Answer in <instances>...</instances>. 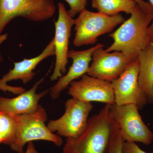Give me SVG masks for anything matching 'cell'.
<instances>
[{
    "instance_id": "cell-1",
    "label": "cell",
    "mask_w": 153,
    "mask_h": 153,
    "mask_svg": "<svg viewBox=\"0 0 153 153\" xmlns=\"http://www.w3.org/2000/svg\"><path fill=\"white\" fill-rule=\"evenodd\" d=\"M131 17L109 35L113 43L105 51H118L131 60L138 58L140 52L151 43L149 27L153 21V7L149 2L137 4Z\"/></svg>"
},
{
    "instance_id": "cell-2",
    "label": "cell",
    "mask_w": 153,
    "mask_h": 153,
    "mask_svg": "<svg viewBox=\"0 0 153 153\" xmlns=\"http://www.w3.org/2000/svg\"><path fill=\"white\" fill-rule=\"evenodd\" d=\"M111 105L105 104L98 114L88 119L81 135L66 138L62 153H107L114 124Z\"/></svg>"
},
{
    "instance_id": "cell-3",
    "label": "cell",
    "mask_w": 153,
    "mask_h": 153,
    "mask_svg": "<svg viewBox=\"0 0 153 153\" xmlns=\"http://www.w3.org/2000/svg\"><path fill=\"white\" fill-rule=\"evenodd\" d=\"M10 115L16 120L17 128L16 140L10 146L12 150L18 153H24L25 144L35 140L52 142L57 146L63 144L62 137L50 131L45 125L47 114L42 106L33 114Z\"/></svg>"
},
{
    "instance_id": "cell-4",
    "label": "cell",
    "mask_w": 153,
    "mask_h": 153,
    "mask_svg": "<svg viewBox=\"0 0 153 153\" xmlns=\"http://www.w3.org/2000/svg\"><path fill=\"white\" fill-rule=\"evenodd\" d=\"M125 21L120 14L110 16L85 9L74 19L75 34L73 44L77 47L93 45L99 36L112 32L117 26Z\"/></svg>"
},
{
    "instance_id": "cell-5",
    "label": "cell",
    "mask_w": 153,
    "mask_h": 153,
    "mask_svg": "<svg viewBox=\"0 0 153 153\" xmlns=\"http://www.w3.org/2000/svg\"><path fill=\"white\" fill-rule=\"evenodd\" d=\"M55 11L53 0H0V36L6 26L16 18L43 22L52 18Z\"/></svg>"
},
{
    "instance_id": "cell-6",
    "label": "cell",
    "mask_w": 153,
    "mask_h": 153,
    "mask_svg": "<svg viewBox=\"0 0 153 153\" xmlns=\"http://www.w3.org/2000/svg\"><path fill=\"white\" fill-rule=\"evenodd\" d=\"M136 105L131 104L110 106V111L117 123L125 142L151 144L153 141V133L146 125Z\"/></svg>"
},
{
    "instance_id": "cell-7",
    "label": "cell",
    "mask_w": 153,
    "mask_h": 153,
    "mask_svg": "<svg viewBox=\"0 0 153 153\" xmlns=\"http://www.w3.org/2000/svg\"><path fill=\"white\" fill-rule=\"evenodd\" d=\"M91 102H84L71 98L65 103L64 114L58 119L49 121L47 127L52 133L66 138L81 135L87 127L88 117L93 109Z\"/></svg>"
},
{
    "instance_id": "cell-8",
    "label": "cell",
    "mask_w": 153,
    "mask_h": 153,
    "mask_svg": "<svg viewBox=\"0 0 153 153\" xmlns=\"http://www.w3.org/2000/svg\"><path fill=\"white\" fill-rule=\"evenodd\" d=\"M139 70L138 59L133 60L119 77L111 82L115 104L118 105L134 104L140 110L148 103L139 84Z\"/></svg>"
},
{
    "instance_id": "cell-9",
    "label": "cell",
    "mask_w": 153,
    "mask_h": 153,
    "mask_svg": "<svg viewBox=\"0 0 153 153\" xmlns=\"http://www.w3.org/2000/svg\"><path fill=\"white\" fill-rule=\"evenodd\" d=\"M58 18L55 25V36L53 38L56 56L55 68L50 79L55 81L63 76L66 71L69 38L71 29L74 25V19L66 10L62 3L58 4Z\"/></svg>"
},
{
    "instance_id": "cell-10",
    "label": "cell",
    "mask_w": 153,
    "mask_h": 153,
    "mask_svg": "<svg viewBox=\"0 0 153 153\" xmlns=\"http://www.w3.org/2000/svg\"><path fill=\"white\" fill-rule=\"evenodd\" d=\"M103 44L94 52L87 74L102 80L112 82L123 73L131 60L118 51L105 52Z\"/></svg>"
},
{
    "instance_id": "cell-11",
    "label": "cell",
    "mask_w": 153,
    "mask_h": 153,
    "mask_svg": "<svg viewBox=\"0 0 153 153\" xmlns=\"http://www.w3.org/2000/svg\"><path fill=\"white\" fill-rule=\"evenodd\" d=\"M68 94L72 98L84 102H97L105 104H115L111 82L92 77L87 74L81 79L71 82Z\"/></svg>"
},
{
    "instance_id": "cell-12",
    "label": "cell",
    "mask_w": 153,
    "mask_h": 153,
    "mask_svg": "<svg viewBox=\"0 0 153 153\" xmlns=\"http://www.w3.org/2000/svg\"><path fill=\"white\" fill-rule=\"evenodd\" d=\"M55 55V47L54 39L52 38L48 45L40 55L36 57L24 60L14 63V67L10 69L7 73L0 78V90L4 92L9 91L15 94H20L26 91L23 87H13L7 82L13 80L21 79L23 83L27 84L33 79L36 73L34 72L36 66L44 59L50 56Z\"/></svg>"
},
{
    "instance_id": "cell-13",
    "label": "cell",
    "mask_w": 153,
    "mask_h": 153,
    "mask_svg": "<svg viewBox=\"0 0 153 153\" xmlns=\"http://www.w3.org/2000/svg\"><path fill=\"white\" fill-rule=\"evenodd\" d=\"M102 44H98L90 49L82 51H68V58L72 59L73 63L66 74L59 78V80L50 90V95L53 99L58 98L61 92L66 89L75 79L86 74L92 60L94 52Z\"/></svg>"
},
{
    "instance_id": "cell-14",
    "label": "cell",
    "mask_w": 153,
    "mask_h": 153,
    "mask_svg": "<svg viewBox=\"0 0 153 153\" xmlns=\"http://www.w3.org/2000/svg\"><path fill=\"white\" fill-rule=\"evenodd\" d=\"M44 80V78L40 79L30 90L14 98L0 96V111L9 115L33 114L37 112L41 106L38 104L39 100L50 92V88H48L41 93H36Z\"/></svg>"
},
{
    "instance_id": "cell-15",
    "label": "cell",
    "mask_w": 153,
    "mask_h": 153,
    "mask_svg": "<svg viewBox=\"0 0 153 153\" xmlns=\"http://www.w3.org/2000/svg\"><path fill=\"white\" fill-rule=\"evenodd\" d=\"M138 82L148 103L153 104V43L151 42L140 53Z\"/></svg>"
},
{
    "instance_id": "cell-16",
    "label": "cell",
    "mask_w": 153,
    "mask_h": 153,
    "mask_svg": "<svg viewBox=\"0 0 153 153\" xmlns=\"http://www.w3.org/2000/svg\"><path fill=\"white\" fill-rule=\"evenodd\" d=\"M137 3L134 0H91V6L98 12L112 16L120 12L131 14Z\"/></svg>"
},
{
    "instance_id": "cell-17",
    "label": "cell",
    "mask_w": 153,
    "mask_h": 153,
    "mask_svg": "<svg viewBox=\"0 0 153 153\" xmlns=\"http://www.w3.org/2000/svg\"><path fill=\"white\" fill-rule=\"evenodd\" d=\"M17 125L14 118L1 112L0 114V135L3 140V143L10 146L16 140L17 133Z\"/></svg>"
},
{
    "instance_id": "cell-18",
    "label": "cell",
    "mask_w": 153,
    "mask_h": 153,
    "mask_svg": "<svg viewBox=\"0 0 153 153\" xmlns=\"http://www.w3.org/2000/svg\"><path fill=\"white\" fill-rule=\"evenodd\" d=\"M124 142L125 141L122 136L119 127L114 120L109 148L107 153H124Z\"/></svg>"
},
{
    "instance_id": "cell-19",
    "label": "cell",
    "mask_w": 153,
    "mask_h": 153,
    "mask_svg": "<svg viewBox=\"0 0 153 153\" xmlns=\"http://www.w3.org/2000/svg\"><path fill=\"white\" fill-rule=\"evenodd\" d=\"M70 7L68 11L71 17L74 18L77 14L86 9L87 0H65Z\"/></svg>"
},
{
    "instance_id": "cell-20",
    "label": "cell",
    "mask_w": 153,
    "mask_h": 153,
    "mask_svg": "<svg viewBox=\"0 0 153 153\" xmlns=\"http://www.w3.org/2000/svg\"><path fill=\"white\" fill-rule=\"evenodd\" d=\"M124 153H148L143 150L135 143L125 142L123 145Z\"/></svg>"
},
{
    "instance_id": "cell-21",
    "label": "cell",
    "mask_w": 153,
    "mask_h": 153,
    "mask_svg": "<svg viewBox=\"0 0 153 153\" xmlns=\"http://www.w3.org/2000/svg\"><path fill=\"white\" fill-rule=\"evenodd\" d=\"M25 153H40L36 150L35 145L32 142L28 143L27 147Z\"/></svg>"
},
{
    "instance_id": "cell-22",
    "label": "cell",
    "mask_w": 153,
    "mask_h": 153,
    "mask_svg": "<svg viewBox=\"0 0 153 153\" xmlns=\"http://www.w3.org/2000/svg\"><path fill=\"white\" fill-rule=\"evenodd\" d=\"M149 2L151 3V4L153 7V0H149ZM149 31L150 35L151 36V38H152L153 36V21L151 25L149 27Z\"/></svg>"
},
{
    "instance_id": "cell-23",
    "label": "cell",
    "mask_w": 153,
    "mask_h": 153,
    "mask_svg": "<svg viewBox=\"0 0 153 153\" xmlns=\"http://www.w3.org/2000/svg\"><path fill=\"white\" fill-rule=\"evenodd\" d=\"M7 37V34H4L0 36V44H2L4 41H5Z\"/></svg>"
},
{
    "instance_id": "cell-24",
    "label": "cell",
    "mask_w": 153,
    "mask_h": 153,
    "mask_svg": "<svg viewBox=\"0 0 153 153\" xmlns=\"http://www.w3.org/2000/svg\"><path fill=\"white\" fill-rule=\"evenodd\" d=\"M137 4H138L140 5H145L148 2L145 1L143 0H134Z\"/></svg>"
},
{
    "instance_id": "cell-25",
    "label": "cell",
    "mask_w": 153,
    "mask_h": 153,
    "mask_svg": "<svg viewBox=\"0 0 153 153\" xmlns=\"http://www.w3.org/2000/svg\"><path fill=\"white\" fill-rule=\"evenodd\" d=\"M3 60V57H2V55H1V51H0V63Z\"/></svg>"
},
{
    "instance_id": "cell-26",
    "label": "cell",
    "mask_w": 153,
    "mask_h": 153,
    "mask_svg": "<svg viewBox=\"0 0 153 153\" xmlns=\"http://www.w3.org/2000/svg\"><path fill=\"white\" fill-rule=\"evenodd\" d=\"M3 143V140L2 138V137L1 136V135H0V144Z\"/></svg>"
},
{
    "instance_id": "cell-27",
    "label": "cell",
    "mask_w": 153,
    "mask_h": 153,
    "mask_svg": "<svg viewBox=\"0 0 153 153\" xmlns=\"http://www.w3.org/2000/svg\"><path fill=\"white\" fill-rule=\"evenodd\" d=\"M151 42L153 43V36L152 37V38H151Z\"/></svg>"
},
{
    "instance_id": "cell-28",
    "label": "cell",
    "mask_w": 153,
    "mask_h": 153,
    "mask_svg": "<svg viewBox=\"0 0 153 153\" xmlns=\"http://www.w3.org/2000/svg\"><path fill=\"white\" fill-rule=\"evenodd\" d=\"M1 111H0V114H1Z\"/></svg>"
},
{
    "instance_id": "cell-29",
    "label": "cell",
    "mask_w": 153,
    "mask_h": 153,
    "mask_svg": "<svg viewBox=\"0 0 153 153\" xmlns=\"http://www.w3.org/2000/svg\"><path fill=\"white\" fill-rule=\"evenodd\" d=\"M152 128H153V126H152Z\"/></svg>"
}]
</instances>
